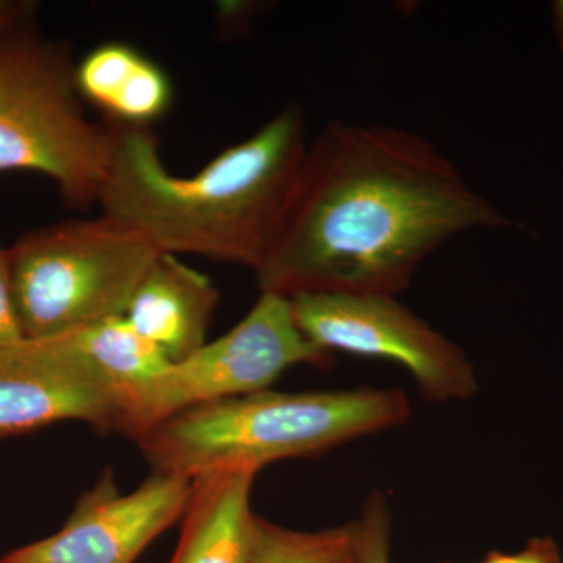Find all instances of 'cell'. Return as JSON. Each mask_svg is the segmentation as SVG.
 I'll return each mask as SVG.
<instances>
[{
	"label": "cell",
	"mask_w": 563,
	"mask_h": 563,
	"mask_svg": "<svg viewBox=\"0 0 563 563\" xmlns=\"http://www.w3.org/2000/svg\"><path fill=\"white\" fill-rule=\"evenodd\" d=\"M252 563H357L352 525L296 531L258 517Z\"/></svg>",
	"instance_id": "4fadbf2b"
},
{
	"label": "cell",
	"mask_w": 563,
	"mask_h": 563,
	"mask_svg": "<svg viewBox=\"0 0 563 563\" xmlns=\"http://www.w3.org/2000/svg\"><path fill=\"white\" fill-rule=\"evenodd\" d=\"M332 358L296 324L290 298L261 292L251 312L231 331L122 393L121 433L136 440L174 415L269 390L292 366H325Z\"/></svg>",
	"instance_id": "8992f818"
},
{
	"label": "cell",
	"mask_w": 563,
	"mask_h": 563,
	"mask_svg": "<svg viewBox=\"0 0 563 563\" xmlns=\"http://www.w3.org/2000/svg\"><path fill=\"white\" fill-rule=\"evenodd\" d=\"M68 335L121 395L165 372L173 363L124 314Z\"/></svg>",
	"instance_id": "7c38bea8"
},
{
	"label": "cell",
	"mask_w": 563,
	"mask_h": 563,
	"mask_svg": "<svg viewBox=\"0 0 563 563\" xmlns=\"http://www.w3.org/2000/svg\"><path fill=\"white\" fill-rule=\"evenodd\" d=\"M357 563H391V510L380 492L368 496L361 517L351 521Z\"/></svg>",
	"instance_id": "9a60e30c"
},
{
	"label": "cell",
	"mask_w": 563,
	"mask_h": 563,
	"mask_svg": "<svg viewBox=\"0 0 563 563\" xmlns=\"http://www.w3.org/2000/svg\"><path fill=\"white\" fill-rule=\"evenodd\" d=\"M161 251L110 214L22 233L9 247L22 335L54 339L122 317Z\"/></svg>",
	"instance_id": "5b68a950"
},
{
	"label": "cell",
	"mask_w": 563,
	"mask_h": 563,
	"mask_svg": "<svg viewBox=\"0 0 563 563\" xmlns=\"http://www.w3.org/2000/svg\"><path fill=\"white\" fill-rule=\"evenodd\" d=\"M515 225L418 133L331 121L309 144L261 292L396 296L444 243Z\"/></svg>",
	"instance_id": "6da1fadb"
},
{
	"label": "cell",
	"mask_w": 563,
	"mask_h": 563,
	"mask_svg": "<svg viewBox=\"0 0 563 563\" xmlns=\"http://www.w3.org/2000/svg\"><path fill=\"white\" fill-rule=\"evenodd\" d=\"M218 301L220 292L206 274L177 255L161 252L133 292L124 317L174 363L207 343Z\"/></svg>",
	"instance_id": "30bf717a"
},
{
	"label": "cell",
	"mask_w": 563,
	"mask_h": 563,
	"mask_svg": "<svg viewBox=\"0 0 563 563\" xmlns=\"http://www.w3.org/2000/svg\"><path fill=\"white\" fill-rule=\"evenodd\" d=\"M144 57L132 44L121 41L99 44L77 62L76 81L81 99L107 117Z\"/></svg>",
	"instance_id": "5bb4252c"
},
{
	"label": "cell",
	"mask_w": 563,
	"mask_h": 563,
	"mask_svg": "<svg viewBox=\"0 0 563 563\" xmlns=\"http://www.w3.org/2000/svg\"><path fill=\"white\" fill-rule=\"evenodd\" d=\"M551 11H553L555 38H558L559 46L563 52V0H555L551 5Z\"/></svg>",
	"instance_id": "d6986e66"
},
{
	"label": "cell",
	"mask_w": 563,
	"mask_h": 563,
	"mask_svg": "<svg viewBox=\"0 0 563 563\" xmlns=\"http://www.w3.org/2000/svg\"><path fill=\"white\" fill-rule=\"evenodd\" d=\"M296 324L318 350L393 362L431 401H463L477 393L472 362L396 296L299 292L290 298Z\"/></svg>",
	"instance_id": "52a82bcc"
},
{
	"label": "cell",
	"mask_w": 563,
	"mask_h": 563,
	"mask_svg": "<svg viewBox=\"0 0 563 563\" xmlns=\"http://www.w3.org/2000/svg\"><path fill=\"white\" fill-rule=\"evenodd\" d=\"M36 3L29 0H0V40L33 22Z\"/></svg>",
	"instance_id": "ac0fdd59"
},
{
	"label": "cell",
	"mask_w": 563,
	"mask_h": 563,
	"mask_svg": "<svg viewBox=\"0 0 563 563\" xmlns=\"http://www.w3.org/2000/svg\"><path fill=\"white\" fill-rule=\"evenodd\" d=\"M65 421L121 433V391L70 335L2 347L0 442Z\"/></svg>",
	"instance_id": "9c48e42d"
},
{
	"label": "cell",
	"mask_w": 563,
	"mask_h": 563,
	"mask_svg": "<svg viewBox=\"0 0 563 563\" xmlns=\"http://www.w3.org/2000/svg\"><path fill=\"white\" fill-rule=\"evenodd\" d=\"M481 563H563L561 550L553 537H533L517 553L490 551Z\"/></svg>",
	"instance_id": "e0dca14e"
},
{
	"label": "cell",
	"mask_w": 563,
	"mask_h": 563,
	"mask_svg": "<svg viewBox=\"0 0 563 563\" xmlns=\"http://www.w3.org/2000/svg\"><path fill=\"white\" fill-rule=\"evenodd\" d=\"M257 474L221 472L192 481L179 543L169 563H252L258 515L252 512Z\"/></svg>",
	"instance_id": "8fae6325"
},
{
	"label": "cell",
	"mask_w": 563,
	"mask_h": 563,
	"mask_svg": "<svg viewBox=\"0 0 563 563\" xmlns=\"http://www.w3.org/2000/svg\"><path fill=\"white\" fill-rule=\"evenodd\" d=\"M24 340L14 306L9 247L0 244V350Z\"/></svg>",
	"instance_id": "2e32d148"
},
{
	"label": "cell",
	"mask_w": 563,
	"mask_h": 563,
	"mask_svg": "<svg viewBox=\"0 0 563 563\" xmlns=\"http://www.w3.org/2000/svg\"><path fill=\"white\" fill-rule=\"evenodd\" d=\"M68 44L24 25L0 40V174L54 181L70 209L99 206L114 151L113 125L91 121Z\"/></svg>",
	"instance_id": "277c9868"
},
{
	"label": "cell",
	"mask_w": 563,
	"mask_h": 563,
	"mask_svg": "<svg viewBox=\"0 0 563 563\" xmlns=\"http://www.w3.org/2000/svg\"><path fill=\"white\" fill-rule=\"evenodd\" d=\"M410 415L409 398L398 388L263 390L174 415L135 442L152 473L192 483L209 474H258L273 462L317 457L398 428Z\"/></svg>",
	"instance_id": "3957f363"
},
{
	"label": "cell",
	"mask_w": 563,
	"mask_h": 563,
	"mask_svg": "<svg viewBox=\"0 0 563 563\" xmlns=\"http://www.w3.org/2000/svg\"><path fill=\"white\" fill-rule=\"evenodd\" d=\"M191 492V481L152 473L135 490L121 493L107 470L57 532L10 551L0 563H135L181 521Z\"/></svg>",
	"instance_id": "ba28073f"
},
{
	"label": "cell",
	"mask_w": 563,
	"mask_h": 563,
	"mask_svg": "<svg viewBox=\"0 0 563 563\" xmlns=\"http://www.w3.org/2000/svg\"><path fill=\"white\" fill-rule=\"evenodd\" d=\"M111 125L114 151L99 199L102 213L131 225L163 254L261 268L309 150L301 107L288 103L250 139L187 177L166 168L151 129Z\"/></svg>",
	"instance_id": "7a4b0ae2"
}]
</instances>
